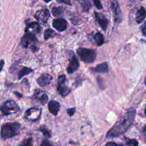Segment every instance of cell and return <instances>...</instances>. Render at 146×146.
Returning <instances> with one entry per match:
<instances>
[{
	"instance_id": "603a6c76",
	"label": "cell",
	"mask_w": 146,
	"mask_h": 146,
	"mask_svg": "<svg viewBox=\"0 0 146 146\" xmlns=\"http://www.w3.org/2000/svg\"><path fill=\"white\" fill-rule=\"evenodd\" d=\"M52 13L54 16H59L63 13V10L60 7H54L52 9Z\"/></svg>"
},
{
	"instance_id": "9a60e30c",
	"label": "cell",
	"mask_w": 146,
	"mask_h": 146,
	"mask_svg": "<svg viewBox=\"0 0 146 146\" xmlns=\"http://www.w3.org/2000/svg\"><path fill=\"white\" fill-rule=\"evenodd\" d=\"M40 30L41 29L39 23L36 22H33L27 26L25 29V32L36 34L39 33L40 32Z\"/></svg>"
},
{
	"instance_id": "ac0fdd59",
	"label": "cell",
	"mask_w": 146,
	"mask_h": 146,
	"mask_svg": "<svg viewBox=\"0 0 146 146\" xmlns=\"http://www.w3.org/2000/svg\"><path fill=\"white\" fill-rule=\"evenodd\" d=\"M93 71L99 73H106L108 71V66L107 62H103L97 65L92 68Z\"/></svg>"
},
{
	"instance_id": "1f68e13d",
	"label": "cell",
	"mask_w": 146,
	"mask_h": 146,
	"mask_svg": "<svg viewBox=\"0 0 146 146\" xmlns=\"http://www.w3.org/2000/svg\"><path fill=\"white\" fill-rule=\"evenodd\" d=\"M3 65H4V61L3 60H0V72L2 70Z\"/></svg>"
},
{
	"instance_id": "7a4b0ae2",
	"label": "cell",
	"mask_w": 146,
	"mask_h": 146,
	"mask_svg": "<svg viewBox=\"0 0 146 146\" xmlns=\"http://www.w3.org/2000/svg\"><path fill=\"white\" fill-rule=\"evenodd\" d=\"M21 125L18 123H7L3 124L1 129L2 139H7L18 135L20 132Z\"/></svg>"
},
{
	"instance_id": "e0dca14e",
	"label": "cell",
	"mask_w": 146,
	"mask_h": 146,
	"mask_svg": "<svg viewBox=\"0 0 146 146\" xmlns=\"http://www.w3.org/2000/svg\"><path fill=\"white\" fill-rule=\"evenodd\" d=\"M146 17V10L144 7H141L136 14V22L137 23H141Z\"/></svg>"
},
{
	"instance_id": "484cf974",
	"label": "cell",
	"mask_w": 146,
	"mask_h": 146,
	"mask_svg": "<svg viewBox=\"0 0 146 146\" xmlns=\"http://www.w3.org/2000/svg\"><path fill=\"white\" fill-rule=\"evenodd\" d=\"M32 139L31 138H28L24 140L22 143L21 145H32Z\"/></svg>"
},
{
	"instance_id": "2e32d148",
	"label": "cell",
	"mask_w": 146,
	"mask_h": 146,
	"mask_svg": "<svg viewBox=\"0 0 146 146\" xmlns=\"http://www.w3.org/2000/svg\"><path fill=\"white\" fill-rule=\"evenodd\" d=\"M48 108L50 112L54 115H57L59 109H60V104L55 100H51L48 104Z\"/></svg>"
},
{
	"instance_id": "5bb4252c",
	"label": "cell",
	"mask_w": 146,
	"mask_h": 146,
	"mask_svg": "<svg viewBox=\"0 0 146 146\" xmlns=\"http://www.w3.org/2000/svg\"><path fill=\"white\" fill-rule=\"evenodd\" d=\"M95 15L97 22H98L99 25L102 27V29L104 31L106 30L108 24V21L106 17L103 14L97 12H95Z\"/></svg>"
},
{
	"instance_id": "f1b7e54d",
	"label": "cell",
	"mask_w": 146,
	"mask_h": 146,
	"mask_svg": "<svg viewBox=\"0 0 146 146\" xmlns=\"http://www.w3.org/2000/svg\"><path fill=\"white\" fill-rule=\"evenodd\" d=\"M56 1L59 3H64L66 5H71L70 0H56Z\"/></svg>"
},
{
	"instance_id": "44dd1931",
	"label": "cell",
	"mask_w": 146,
	"mask_h": 146,
	"mask_svg": "<svg viewBox=\"0 0 146 146\" xmlns=\"http://www.w3.org/2000/svg\"><path fill=\"white\" fill-rule=\"evenodd\" d=\"M33 71V70L30 68H29L27 67H23L18 73V79L22 78L23 76L30 74Z\"/></svg>"
},
{
	"instance_id": "4dcf8cb0",
	"label": "cell",
	"mask_w": 146,
	"mask_h": 146,
	"mask_svg": "<svg viewBox=\"0 0 146 146\" xmlns=\"http://www.w3.org/2000/svg\"><path fill=\"white\" fill-rule=\"evenodd\" d=\"M142 134L144 136V137L146 139V125L143 127L142 130Z\"/></svg>"
},
{
	"instance_id": "83f0119b",
	"label": "cell",
	"mask_w": 146,
	"mask_h": 146,
	"mask_svg": "<svg viewBox=\"0 0 146 146\" xmlns=\"http://www.w3.org/2000/svg\"><path fill=\"white\" fill-rule=\"evenodd\" d=\"M75 112V108L74 107V108H68L67 109V113L70 115V116H72L74 113Z\"/></svg>"
},
{
	"instance_id": "9c48e42d",
	"label": "cell",
	"mask_w": 146,
	"mask_h": 146,
	"mask_svg": "<svg viewBox=\"0 0 146 146\" xmlns=\"http://www.w3.org/2000/svg\"><path fill=\"white\" fill-rule=\"evenodd\" d=\"M35 18L41 23H46L50 17V14L47 9L38 10L34 15Z\"/></svg>"
},
{
	"instance_id": "4fadbf2b",
	"label": "cell",
	"mask_w": 146,
	"mask_h": 146,
	"mask_svg": "<svg viewBox=\"0 0 146 146\" xmlns=\"http://www.w3.org/2000/svg\"><path fill=\"white\" fill-rule=\"evenodd\" d=\"M53 79L52 75L48 74H42L37 79V83L40 86H46L50 84Z\"/></svg>"
},
{
	"instance_id": "277c9868",
	"label": "cell",
	"mask_w": 146,
	"mask_h": 146,
	"mask_svg": "<svg viewBox=\"0 0 146 146\" xmlns=\"http://www.w3.org/2000/svg\"><path fill=\"white\" fill-rule=\"evenodd\" d=\"M37 41L35 34L30 33H26L21 39V44L25 48L30 47L33 50H36L38 48H36Z\"/></svg>"
},
{
	"instance_id": "d590c367",
	"label": "cell",
	"mask_w": 146,
	"mask_h": 146,
	"mask_svg": "<svg viewBox=\"0 0 146 146\" xmlns=\"http://www.w3.org/2000/svg\"><path fill=\"white\" fill-rule=\"evenodd\" d=\"M144 112H145V115H146V108H145V111H144Z\"/></svg>"
},
{
	"instance_id": "3957f363",
	"label": "cell",
	"mask_w": 146,
	"mask_h": 146,
	"mask_svg": "<svg viewBox=\"0 0 146 146\" xmlns=\"http://www.w3.org/2000/svg\"><path fill=\"white\" fill-rule=\"evenodd\" d=\"M77 53L81 60L85 63H92L96 56V52L95 50L84 47L78 48Z\"/></svg>"
},
{
	"instance_id": "d6a6232c",
	"label": "cell",
	"mask_w": 146,
	"mask_h": 146,
	"mask_svg": "<svg viewBox=\"0 0 146 146\" xmlns=\"http://www.w3.org/2000/svg\"><path fill=\"white\" fill-rule=\"evenodd\" d=\"M117 144L114 142H110L106 144V145H110V146H115V145H117Z\"/></svg>"
},
{
	"instance_id": "52a82bcc",
	"label": "cell",
	"mask_w": 146,
	"mask_h": 146,
	"mask_svg": "<svg viewBox=\"0 0 146 146\" xmlns=\"http://www.w3.org/2000/svg\"><path fill=\"white\" fill-rule=\"evenodd\" d=\"M41 110L37 108H31L28 109L25 113L24 118L29 121H35L40 116Z\"/></svg>"
},
{
	"instance_id": "cb8c5ba5",
	"label": "cell",
	"mask_w": 146,
	"mask_h": 146,
	"mask_svg": "<svg viewBox=\"0 0 146 146\" xmlns=\"http://www.w3.org/2000/svg\"><path fill=\"white\" fill-rule=\"evenodd\" d=\"M54 33V31L52 29H46L44 32V39H47L52 37Z\"/></svg>"
},
{
	"instance_id": "ffe728a7",
	"label": "cell",
	"mask_w": 146,
	"mask_h": 146,
	"mask_svg": "<svg viewBox=\"0 0 146 146\" xmlns=\"http://www.w3.org/2000/svg\"><path fill=\"white\" fill-rule=\"evenodd\" d=\"M94 39L96 43V44L99 46H101L104 43V36L103 35V34L99 32L97 33L94 36Z\"/></svg>"
},
{
	"instance_id": "4316f807",
	"label": "cell",
	"mask_w": 146,
	"mask_h": 146,
	"mask_svg": "<svg viewBox=\"0 0 146 146\" xmlns=\"http://www.w3.org/2000/svg\"><path fill=\"white\" fill-rule=\"evenodd\" d=\"M95 6L98 9H102L103 7V6L101 3V2L100 0H92Z\"/></svg>"
},
{
	"instance_id": "f546056e",
	"label": "cell",
	"mask_w": 146,
	"mask_h": 146,
	"mask_svg": "<svg viewBox=\"0 0 146 146\" xmlns=\"http://www.w3.org/2000/svg\"><path fill=\"white\" fill-rule=\"evenodd\" d=\"M141 29L142 31L143 34L146 36V22H145L144 23V24L141 26Z\"/></svg>"
},
{
	"instance_id": "8fae6325",
	"label": "cell",
	"mask_w": 146,
	"mask_h": 146,
	"mask_svg": "<svg viewBox=\"0 0 146 146\" xmlns=\"http://www.w3.org/2000/svg\"><path fill=\"white\" fill-rule=\"evenodd\" d=\"M79 67V63L76 57L73 55L70 59V63L68 65L67 71L68 74H72L76 71Z\"/></svg>"
},
{
	"instance_id": "7402d4cb",
	"label": "cell",
	"mask_w": 146,
	"mask_h": 146,
	"mask_svg": "<svg viewBox=\"0 0 146 146\" xmlns=\"http://www.w3.org/2000/svg\"><path fill=\"white\" fill-rule=\"evenodd\" d=\"M40 132H42L43 133V134L48 137H51V134L50 131L48 130V129L47 128V127H46L45 125H42L40 127V129H39Z\"/></svg>"
},
{
	"instance_id": "836d02e7",
	"label": "cell",
	"mask_w": 146,
	"mask_h": 146,
	"mask_svg": "<svg viewBox=\"0 0 146 146\" xmlns=\"http://www.w3.org/2000/svg\"><path fill=\"white\" fill-rule=\"evenodd\" d=\"M44 1L46 2H47H47H49L51 0H44Z\"/></svg>"
},
{
	"instance_id": "d4e9b609",
	"label": "cell",
	"mask_w": 146,
	"mask_h": 146,
	"mask_svg": "<svg viewBox=\"0 0 146 146\" xmlns=\"http://www.w3.org/2000/svg\"><path fill=\"white\" fill-rule=\"evenodd\" d=\"M126 145H135L137 146L139 145L138 141L135 140V139H126V141H125Z\"/></svg>"
},
{
	"instance_id": "30bf717a",
	"label": "cell",
	"mask_w": 146,
	"mask_h": 146,
	"mask_svg": "<svg viewBox=\"0 0 146 146\" xmlns=\"http://www.w3.org/2000/svg\"><path fill=\"white\" fill-rule=\"evenodd\" d=\"M33 96L35 99L39 100L42 104H45L47 103L48 101V96L46 93L40 89H37L34 91Z\"/></svg>"
},
{
	"instance_id": "5b68a950",
	"label": "cell",
	"mask_w": 146,
	"mask_h": 146,
	"mask_svg": "<svg viewBox=\"0 0 146 146\" xmlns=\"http://www.w3.org/2000/svg\"><path fill=\"white\" fill-rule=\"evenodd\" d=\"M0 109L4 115H10L17 112L19 107L15 101L7 100L1 105Z\"/></svg>"
},
{
	"instance_id": "6da1fadb",
	"label": "cell",
	"mask_w": 146,
	"mask_h": 146,
	"mask_svg": "<svg viewBox=\"0 0 146 146\" xmlns=\"http://www.w3.org/2000/svg\"><path fill=\"white\" fill-rule=\"evenodd\" d=\"M135 115L136 110L133 108L127 109L114 125L108 131L106 137L107 138L116 137L124 133L132 125Z\"/></svg>"
},
{
	"instance_id": "d6986e66",
	"label": "cell",
	"mask_w": 146,
	"mask_h": 146,
	"mask_svg": "<svg viewBox=\"0 0 146 146\" xmlns=\"http://www.w3.org/2000/svg\"><path fill=\"white\" fill-rule=\"evenodd\" d=\"M78 1L79 4L80 5V6L82 8L83 11H87L90 9L91 7V4L89 0H78Z\"/></svg>"
},
{
	"instance_id": "7c38bea8",
	"label": "cell",
	"mask_w": 146,
	"mask_h": 146,
	"mask_svg": "<svg viewBox=\"0 0 146 146\" xmlns=\"http://www.w3.org/2000/svg\"><path fill=\"white\" fill-rule=\"evenodd\" d=\"M67 22L63 18L54 19L52 22V26L57 31L62 32L67 29Z\"/></svg>"
},
{
	"instance_id": "ba28073f",
	"label": "cell",
	"mask_w": 146,
	"mask_h": 146,
	"mask_svg": "<svg viewBox=\"0 0 146 146\" xmlns=\"http://www.w3.org/2000/svg\"><path fill=\"white\" fill-rule=\"evenodd\" d=\"M111 8L113 11L115 21L119 23L122 20L121 12L117 2V0H110Z\"/></svg>"
},
{
	"instance_id": "8992f818",
	"label": "cell",
	"mask_w": 146,
	"mask_h": 146,
	"mask_svg": "<svg viewBox=\"0 0 146 146\" xmlns=\"http://www.w3.org/2000/svg\"><path fill=\"white\" fill-rule=\"evenodd\" d=\"M58 93L62 96H66L71 92V89L67 85V80L64 75L59 76L57 86Z\"/></svg>"
},
{
	"instance_id": "e575fe53",
	"label": "cell",
	"mask_w": 146,
	"mask_h": 146,
	"mask_svg": "<svg viewBox=\"0 0 146 146\" xmlns=\"http://www.w3.org/2000/svg\"><path fill=\"white\" fill-rule=\"evenodd\" d=\"M144 83H145V86H146V76H145V79H144Z\"/></svg>"
}]
</instances>
